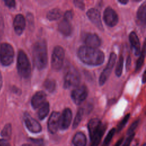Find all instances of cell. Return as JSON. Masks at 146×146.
Listing matches in <instances>:
<instances>
[{
  "instance_id": "obj_24",
  "label": "cell",
  "mask_w": 146,
  "mask_h": 146,
  "mask_svg": "<svg viewBox=\"0 0 146 146\" xmlns=\"http://www.w3.org/2000/svg\"><path fill=\"white\" fill-rule=\"evenodd\" d=\"M43 86L48 92H53L56 89V82L54 79L48 78L44 80Z\"/></svg>"
},
{
  "instance_id": "obj_17",
  "label": "cell",
  "mask_w": 146,
  "mask_h": 146,
  "mask_svg": "<svg viewBox=\"0 0 146 146\" xmlns=\"http://www.w3.org/2000/svg\"><path fill=\"white\" fill-rule=\"evenodd\" d=\"M46 94L42 91L36 92L32 97L31 104L34 109L39 108L46 101Z\"/></svg>"
},
{
  "instance_id": "obj_1",
  "label": "cell",
  "mask_w": 146,
  "mask_h": 146,
  "mask_svg": "<svg viewBox=\"0 0 146 146\" xmlns=\"http://www.w3.org/2000/svg\"><path fill=\"white\" fill-rule=\"evenodd\" d=\"M77 55L83 63L92 66H98L102 64L105 58L103 51L86 46H82L79 47L77 51Z\"/></svg>"
},
{
  "instance_id": "obj_32",
  "label": "cell",
  "mask_w": 146,
  "mask_h": 146,
  "mask_svg": "<svg viewBox=\"0 0 146 146\" xmlns=\"http://www.w3.org/2000/svg\"><path fill=\"white\" fill-rule=\"evenodd\" d=\"M134 136H135V133L128 135L127 139H125V140L124 142V143H123L122 146H130L131 143L132 141Z\"/></svg>"
},
{
  "instance_id": "obj_10",
  "label": "cell",
  "mask_w": 146,
  "mask_h": 146,
  "mask_svg": "<svg viewBox=\"0 0 146 146\" xmlns=\"http://www.w3.org/2000/svg\"><path fill=\"white\" fill-rule=\"evenodd\" d=\"M23 120L26 127L31 132L36 133L42 131V128L41 125L38 121H36L35 119L33 118L29 113H24Z\"/></svg>"
},
{
  "instance_id": "obj_5",
  "label": "cell",
  "mask_w": 146,
  "mask_h": 146,
  "mask_svg": "<svg viewBox=\"0 0 146 146\" xmlns=\"http://www.w3.org/2000/svg\"><path fill=\"white\" fill-rule=\"evenodd\" d=\"M80 82V75L78 70L72 66L68 67L63 78V87L68 89L76 87Z\"/></svg>"
},
{
  "instance_id": "obj_41",
  "label": "cell",
  "mask_w": 146,
  "mask_h": 146,
  "mask_svg": "<svg viewBox=\"0 0 146 146\" xmlns=\"http://www.w3.org/2000/svg\"><path fill=\"white\" fill-rule=\"evenodd\" d=\"M3 84V79H2V73L0 71V91L1 90L2 86Z\"/></svg>"
},
{
  "instance_id": "obj_4",
  "label": "cell",
  "mask_w": 146,
  "mask_h": 146,
  "mask_svg": "<svg viewBox=\"0 0 146 146\" xmlns=\"http://www.w3.org/2000/svg\"><path fill=\"white\" fill-rule=\"evenodd\" d=\"M17 68L21 77L25 79L29 78L31 74V64L26 54L22 50H20L18 53Z\"/></svg>"
},
{
  "instance_id": "obj_7",
  "label": "cell",
  "mask_w": 146,
  "mask_h": 146,
  "mask_svg": "<svg viewBox=\"0 0 146 146\" xmlns=\"http://www.w3.org/2000/svg\"><path fill=\"white\" fill-rule=\"evenodd\" d=\"M64 50L60 46H56L53 50L51 56V67L55 71L60 70L63 64Z\"/></svg>"
},
{
  "instance_id": "obj_15",
  "label": "cell",
  "mask_w": 146,
  "mask_h": 146,
  "mask_svg": "<svg viewBox=\"0 0 146 146\" xmlns=\"http://www.w3.org/2000/svg\"><path fill=\"white\" fill-rule=\"evenodd\" d=\"M26 26V20L24 16L21 14H17L13 21V27L15 33L18 35H21Z\"/></svg>"
},
{
  "instance_id": "obj_31",
  "label": "cell",
  "mask_w": 146,
  "mask_h": 146,
  "mask_svg": "<svg viewBox=\"0 0 146 146\" xmlns=\"http://www.w3.org/2000/svg\"><path fill=\"white\" fill-rule=\"evenodd\" d=\"M139 123V120H136L131 125V126L129 127V128L127 131V135H129L134 133V131L137 128V127L138 126Z\"/></svg>"
},
{
  "instance_id": "obj_28",
  "label": "cell",
  "mask_w": 146,
  "mask_h": 146,
  "mask_svg": "<svg viewBox=\"0 0 146 146\" xmlns=\"http://www.w3.org/2000/svg\"><path fill=\"white\" fill-rule=\"evenodd\" d=\"M123 63H124V58L122 55H120L115 69V74L117 77H120L122 74L123 68Z\"/></svg>"
},
{
  "instance_id": "obj_19",
  "label": "cell",
  "mask_w": 146,
  "mask_h": 146,
  "mask_svg": "<svg viewBox=\"0 0 146 146\" xmlns=\"http://www.w3.org/2000/svg\"><path fill=\"white\" fill-rule=\"evenodd\" d=\"M58 30L64 36H67L70 35L72 31V27L70 21L64 19L62 20L58 25Z\"/></svg>"
},
{
  "instance_id": "obj_9",
  "label": "cell",
  "mask_w": 146,
  "mask_h": 146,
  "mask_svg": "<svg viewBox=\"0 0 146 146\" xmlns=\"http://www.w3.org/2000/svg\"><path fill=\"white\" fill-rule=\"evenodd\" d=\"M88 94V90L85 85L78 86L72 90L71 94V97L75 104L79 105L86 99Z\"/></svg>"
},
{
  "instance_id": "obj_43",
  "label": "cell",
  "mask_w": 146,
  "mask_h": 146,
  "mask_svg": "<svg viewBox=\"0 0 146 146\" xmlns=\"http://www.w3.org/2000/svg\"><path fill=\"white\" fill-rule=\"evenodd\" d=\"M145 71L144 72V73H143V78H142V82H143V83H145Z\"/></svg>"
},
{
  "instance_id": "obj_25",
  "label": "cell",
  "mask_w": 146,
  "mask_h": 146,
  "mask_svg": "<svg viewBox=\"0 0 146 146\" xmlns=\"http://www.w3.org/2000/svg\"><path fill=\"white\" fill-rule=\"evenodd\" d=\"M12 132V127L10 123L6 124L1 132V136L5 140L9 139L11 137Z\"/></svg>"
},
{
  "instance_id": "obj_20",
  "label": "cell",
  "mask_w": 146,
  "mask_h": 146,
  "mask_svg": "<svg viewBox=\"0 0 146 146\" xmlns=\"http://www.w3.org/2000/svg\"><path fill=\"white\" fill-rule=\"evenodd\" d=\"M86 136L82 132H76L72 139V143L74 146H86Z\"/></svg>"
},
{
  "instance_id": "obj_14",
  "label": "cell",
  "mask_w": 146,
  "mask_h": 146,
  "mask_svg": "<svg viewBox=\"0 0 146 146\" xmlns=\"http://www.w3.org/2000/svg\"><path fill=\"white\" fill-rule=\"evenodd\" d=\"M60 114L57 111H53L51 113L47 122V128L48 131L52 133H55L59 125V119Z\"/></svg>"
},
{
  "instance_id": "obj_27",
  "label": "cell",
  "mask_w": 146,
  "mask_h": 146,
  "mask_svg": "<svg viewBox=\"0 0 146 146\" xmlns=\"http://www.w3.org/2000/svg\"><path fill=\"white\" fill-rule=\"evenodd\" d=\"M83 113H84V110L82 108H79L78 110V111H77V113L75 115V117L74 118L73 124H72V128L73 129L76 128L80 124V123L82 119V117H83Z\"/></svg>"
},
{
  "instance_id": "obj_40",
  "label": "cell",
  "mask_w": 146,
  "mask_h": 146,
  "mask_svg": "<svg viewBox=\"0 0 146 146\" xmlns=\"http://www.w3.org/2000/svg\"><path fill=\"white\" fill-rule=\"evenodd\" d=\"M123 140V137L121 138V139H120L115 143V144L114 146H120V144H121Z\"/></svg>"
},
{
  "instance_id": "obj_29",
  "label": "cell",
  "mask_w": 146,
  "mask_h": 146,
  "mask_svg": "<svg viewBox=\"0 0 146 146\" xmlns=\"http://www.w3.org/2000/svg\"><path fill=\"white\" fill-rule=\"evenodd\" d=\"M115 131H116V129L114 128H113L110 130V131L108 132L107 135H106V136L104 140L102 146H109V144L111 143L112 139L115 134Z\"/></svg>"
},
{
  "instance_id": "obj_36",
  "label": "cell",
  "mask_w": 146,
  "mask_h": 146,
  "mask_svg": "<svg viewBox=\"0 0 146 146\" xmlns=\"http://www.w3.org/2000/svg\"><path fill=\"white\" fill-rule=\"evenodd\" d=\"M4 3L5 5L9 8H14L16 5L15 1L14 0H5L4 1Z\"/></svg>"
},
{
  "instance_id": "obj_3",
  "label": "cell",
  "mask_w": 146,
  "mask_h": 146,
  "mask_svg": "<svg viewBox=\"0 0 146 146\" xmlns=\"http://www.w3.org/2000/svg\"><path fill=\"white\" fill-rule=\"evenodd\" d=\"M106 125L98 118L91 119L88 123V129L91 146H98L106 129Z\"/></svg>"
},
{
  "instance_id": "obj_21",
  "label": "cell",
  "mask_w": 146,
  "mask_h": 146,
  "mask_svg": "<svg viewBox=\"0 0 146 146\" xmlns=\"http://www.w3.org/2000/svg\"><path fill=\"white\" fill-rule=\"evenodd\" d=\"M145 15H146V5L144 2L138 9L136 13V17L138 21L143 25L145 24Z\"/></svg>"
},
{
  "instance_id": "obj_35",
  "label": "cell",
  "mask_w": 146,
  "mask_h": 146,
  "mask_svg": "<svg viewBox=\"0 0 146 146\" xmlns=\"http://www.w3.org/2000/svg\"><path fill=\"white\" fill-rule=\"evenodd\" d=\"M75 6L80 9V10H84V7H85V5L84 3L83 2V1H80V0H76V1H73Z\"/></svg>"
},
{
  "instance_id": "obj_45",
  "label": "cell",
  "mask_w": 146,
  "mask_h": 146,
  "mask_svg": "<svg viewBox=\"0 0 146 146\" xmlns=\"http://www.w3.org/2000/svg\"><path fill=\"white\" fill-rule=\"evenodd\" d=\"M142 146H146V144L144 143V144H143L142 145Z\"/></svg>"
},
{
  "instance_id": "obj_22",
  "label": "cell",
  "mask_w": 146,
  "mask_h": 146,
  "mask_svg": "<svg viewBox=\"0 0 146 146\" xmlns=\"http://www.w3.org/2000/svg\"><path fill=\"white\" fill-rule=\"evenodd\" d=\"M50 105L48 102H45L40 107L38 112V116L40 120H43L48 114Z\"/></svg>"
},
{
  "instance_id": "obj_42",
  "label": "cell",
  "mask_w": 146,
  "mask_h": 146,
  "mask_svg": "<svg viewBox=\"0 0 146 146\" xmlns=\"http://www.w3.org/2000/svg\"><path fill=\"white\" fill-rule=\"evenodd\" d=\"M118 2L121 4H123V5H125L127 4L128 2V1L127 0H123V1H121V0H119L118 1Z\"/></svg>"
},
{
  "instance_id": "obj_2",
  "label": "cell",
  "mask_w": 146,
  "mask_h": 146,
  "mask_svg": "<svg viewBox=\"0 0 146 146\" xmlns=\"http://www.w3.org/2000/svg\"><path fill=\"white\" fill-rule=\"evenodd\" d=\"M33 62L35 66L39 70H43L47 64L48 56L46 42L40 39L37 40L33 47Z\"/></svg>"
},
{
  "instance_id": "obj_30",
  "label": "cell",
  "mask_w": 146,
  "mask_h": 146,
  "mask_svg": "<svg viewBox=\"0 0 146 146\" xmlns=\"http://www.w3.org/2000/svg\"><path fill=\"white\" fill-rule=\"evenodd\" d=\"M129 117H130V114L129 113L127 114L124 117V118L121 120V121L118 124L117 127V132L120 131L124 127V126L125 125V124L128 122V120L129 119Z\"/></svg>"
},
{
  "instance_id": "obj_44",
  "label": "cell",
  "mask_w": 146,
  "mask_h": 146,
  "mask_svg": "<svg viewBox=\"0 0 146 146\" xmlns=\"http://www.w3.org/2000/svg\"><path fill=\"white\" fill-rule=\"evenodd\" d=\"M22 146H32V145L29 144H24L22 145Z\"/></svg>"
},
{
  "instance_id": "obj_37",
  "label": "cell",
  "mask_w": 146,
  "mask_h": 146,
  "mask_svg": "<svg viewBox=\"0 0 146 146\" xmlns=\"http://www.w3.org/2000/svg\"><path fill=\"white\" fill-rule=\"evenodd\" d=\"M4 30V21L2 15L0 13V38L2 36Z\"/></svg>"
},
{
  "instance_id": "obj_6",
  "label": "cell",
  "mask_w": 146,
  "mask_h": 146,
  "mask_svg": "<svg viewBox=\"0 0 146 146\" xmlns=\"http://www.w3.org/2000/svg\"><path fill=\"white\" fill-rule=\"evenodd\" d=\"M14 50L8 43H2L0 46V62L3 66H9L13 62Z\"/></svg>"
},
{
  "instance_id": "obj_12",
  "label": "cell",
  "mask_w": 146,
  "mask_h": 146,
  "mask_svg": "<svg viewBox=\"0 0 146 146\" xmlns=\"http://www.w3.org/2000/svg\"><path fill=\"white\" fill-rule=\"evenodd\" d=\"M86 15L91 22L99 30H103V26L101 21V15L99 11L95 8L90 9Z\"/></svg>"
},
{
  "instance_id": "obj_33",
  "label": "cell",
  "mask_w": 146,
  "mask_h": 146,
  "mask_svg": "<svg viewBox=\"0 0 146 146\" xmlns=\"http://www.w3.org/2000/svg\"><path fill=\"white\" fill-rule=\"evenodd\" d=\"M30 141L34 144L35 146H43V140L40 139H30Z\"/></svg>"
},
{
  "instance_id": "obj_11",
  "label": "cell",
  "mask_w": 146,
  "mask_h": 146,
  "mask_svg": "<svg viewBox=\"0 0 146 146\" xmlns=\"http://www.w3.org/2000/svg\"><path fill=\"white\" fill-rule=\"evenodd\" d=\"M103 19L107 26L113 27L117 25L119 17L116 12L111 7L108 6L104 11Z\"/></svg>"
},
{
  "instance_id": "obj_23",
  "label": "cell",
  "mask_w": 146,
  "mask_h": 146,
  "mask_svg": "<svg viewBox=\"0 0 146 146\" xmlns=\"http://www.w3.org/2000/svg\"><path fill=\"white\" fill-rule=\"evenodd\" d=\"M62 11L59 9H52L47 13V18L51 21L59 19L62 17Z\"/></svg>"
},
{
  "instance_id": "obj_13",
  "label": "cell",
  "mask_w": 146,
  "mask_h": 146,
  "mask_svg": "<svg viewBox=\"0 0 146 146\" xmlns=\"http://www.w3.org/2000/svg\"><path fill=\"white\" fill-rule=\"evenodd\" d=\"M72 117V115L71 110L68 108H65L60 116L59 128L62 130L67 129L70 125Z\"/></svg>"
},
{
  "instance_id": "obj_18",
  "label": "cell",
  "mask_w": 146,
  "mask_h": 146,
  "mask_svg": "<svg viewBox=\"0 0 146 146\" xmlns=\"http://www.w3.org/2000/svg\"><path fill=\"white\" fill-rule=\"evenodd\" d=\"M129 40L131 47L135 55H140L141 52L140 43L138 36L135 31H132L129 35Z\"/></svg>"
},
{
  "instance_id": "obj_34",
  "label": "cell",
  "mask_w": 146,
  "mask_h": 146,
  "mask_svg": "<svg viewBox=\"0 0 146 146\" xmlns=\"http://www.w3.org/2000/svg\"><path fill=\"white\" fill-rule=\"evenodd\" d=\"M73 18V13L71 10L66 11L63 15V19L70 21Z\"/></svg>"
},
{
  "instance_id": "obj_26",
  "label": "cell",
  "mask_w": 146,
  "mask_h": 146,
  "mask_svg": "<svg viewBox=\"0 0 146 146\" xmlns=\"http://www.w3.org/2000/svg\"><path fill=\"white\" fill-rule=\"evenodd\" d=\"M145 43H144L143 47V50L141 51V52L140 54V56L139 57L136 63V67H135V71H139L140 68L141 67L144 62V59H145Z\"/></svg>"
},
{
  "instance_id": "obj_8",
  "label": "cell",
  "mask_w": 146,
  "mask_h": 146,
  "mask_svg": "<svg viewBox=\"0 0 146 146\" xmlns=\"http://www.w3.org/2000/svg\"><path fill=\"white\" fill-rule=\"evenodd\" d=\"M116 60V55L114 52H111L110 54L108 61L106 65V67L102 71V74L100 75L99 79V83L100 86H103L108 80L111 73L112 71L113 67L115 64Z\"/></svg>"
},
{
  "instance_id": "obj_38",
  "label": "cell",
  "mask_w": 146,
  "mask_h": 146,
  "mask_svg": "<svg viewBox=\"0 0 146 146\" xmlns=\"http://www.w3.org/2000/svg\"><path fill=\"white\" fill-rule=\"evenodd\" d=\"M131 65V58L129 55L127 56V60H126V70H127V71H128L129 70Z\"/></svg>"
},
{
  "instance_id": "obj_39",
  "label": "cell",
  "mask_w": 146,
  "mask_h": 146,
  "mask_svg": "<svg viewBox=\"0 0 146 146\" xmlns=\"http://www.w3.org/2000/svg\"><path fill=\"white\" fill-rule=\"evenodd\" d=\"M0 146H10V145L7 140L0 139Z\"/></svg>"
},
{
  "instance_id": "obj_16",
  "label": "cell",
  "mask_w": 146,
  "mask_h": 146,
  "mask_svg": "<svg viewBox=\"0 0 146 146\" xmlns=\"http://www.w3.org/2000/svg\"><path fill=\"white\" fill-rule=\"evenodd\" d=\"M86 46L96 48L101 44V40L99 36L95 33H87L84 38Z\"/></svg>"
}]
</instances>
